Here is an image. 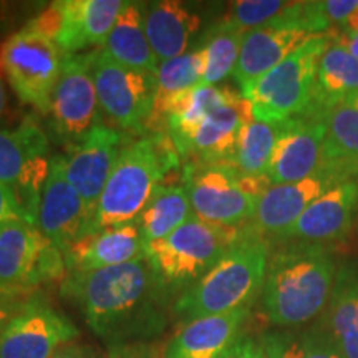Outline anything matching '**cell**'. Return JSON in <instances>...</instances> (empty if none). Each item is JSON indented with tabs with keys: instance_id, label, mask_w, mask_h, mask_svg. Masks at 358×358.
Returning <instances> with one entry per match:
<instances>
[{
	"instance_id": "cell-29",
	"label": "cell",
	"mask_w": 358,
	"mask_h": 358,
	"mask_svg": "<svg viewBox=\"0 0 358 358\" xmlns=\"http://www.w3.org/2000/svg\"><path fill=\"white\" fill-rule=\"evenodd\" d=\"M192 216L194 213L185 186L159 185L136 221L146 245L169 236Z\"/></svg>"
},
{
	"instance_id": "cell-16",
	"label": "cell",
	"mask_w": 358,
	"mask_h": 358,
	"mask_svg": "<svg viewBox=\"0 0 358 358\" xmlns=\"http://www.w3.org/2000/svg\"><path fill=\"white\" fill-rule=\"evenodd\" d=\"M92 221L83 199L65 176L64 155L53 156L40 198L37 227L65 254L75 241L88 234Z\"/></svg>"
},
{
	"instance_id": "cell-10",
	"label": "cell",
	"mask_w": 358,
	"mask_h": 358,
	"mask_svg": "<svg viewBox=\"0 0 358 358\" xmlns=\"http://www.w3.org/2000/svg\"><path fill=\"white\" fill-rule=\"evenodd\" d=\"M182 181L194 216L204 222L237 227L252 221L257 199L241 186V173L232 163H187Z\"/></svg>"
},
{
	"instance_id": "cell-22",
	"label": "cell",
	"mask_w": 358,
	"mask_h": 358,
	"mask_svg": "<svg viewBox=\"0 0 358 358\" xmlns=\"http://www.w3.org/2000/svg\"><path fill=\"white\" fill-rule=\"evenodd\" d=\"M249 308L186 322L164 348L163 358H221L243 337Z\"/></svg>"
},
{
	"instance_id": "cell-19",
	"label": "cell",
	"mask_w": 358,
	"mask_h": 358,
	"mask_svg": "<svg viewBox=\"0 0 358 358\" xmlns=\"http://www.w3.org/2000/svg\"><path fill=\"white\" fill-rule=\"evenodd\" d=\"M64 256L70 274L100 271L145 257V239L133 221L80 237Z\"/></svg>"
},
{
	"instance_id": "cell-20",
	"label": "cell",
	"mask_w": 358,
	"mask_h": 358,
	"mask_svg": "<svg viewBox=\"0 0 358 358\" xmlns=\"http://www.w3.org/2000/svg\"><path fill=\"white\" fill-rule=\"evenodd\" d=\"M252 120H256L252 106L243 95L213 110L191 134L185 159L206 164L232 163L241 129Z\"/></svg>"
},
{
	"instance_id": "cell-35",
	"label": "cell",
	"mask_w": 358,
	"mask_h": 358,
	"mask_svg": "<svg viewBox=\"0 0 358 358\" xmlns=\"http://www.w3.org/2000/svg\"><path fill=\"white\" fill-rule=\"evenodd\" d=\"M64 22H65V13H64V0H62V2L50 3V7H47L43 12H40L35 19L29 22V25H32L35 30H38V32L45 35V37H48L55 42L57 37L62 32Z\"/></svg>"
},
{
	"instance_id": "cell-13",
	"label": "cell",
	"mask_w": 358,
	"mask_h": 358,
	"mask_svg": "<svg viewBox=\"0 0 358 358\" xmlns=\"http://www.w3.org/2000/svg\"><path fill=\"white\" fill-rule=\"evenodd\" d=\"M78 335L69 317L30 297L0 330V358H53Z\"/></svg>"
},
{
	"instance_id": "cell-28",
	"label": "cell",
	"mask_w": 358,
	"mask_h": 358,
	"mask_svg": "<svg viewBox=\"0 0 358 358\" xmlns=\"http://www.w3.org/2000/svg\"><path fill=\"white\" fill-rule=\"evenodd\" d=\"M357 93L358 58L340 43L330 40L320 57L312 98L306 111L325 115L332 106Z\"/></svg>"
},
{
	"instance_id": "cell-2",
	"label": "cell",
	"mask_w": 358,
	"mask_h": 358,
	"mask_svg": "<svg viewBox=\"0 0 358 358\" xmlns=\"http://www.w3.org/2000/svg\"><path fill=\"white\" fill-rule=\"evenodd\" d=\"M337 264L322 244L289 241L268 256L262 308L268 322L297 327L325 310Z\"/></svg>"
},
{
	"instance_id": "cell-43",
	"label": "cell",
	"mask_w": 358,
	"mask_h": 358,
	"mask_svg": "<svg viewBox=\"0 0 358 358\" xmlns=\"http://www.w3.org/2000/svg\"><path fill=\"white\" fill-rule=\"evenodd\" d=\"M10 317H12V315H0V330H2V327L6 325V322H7L8 319H10Z\"/></svg>"
},
{
	"instance_id": "cell-25",
	"label": "cell",
	"mask_w": 358,
	"mask_h": 358,
	"mask_svg": "<svg viewBox=\"0 0 358 358\" xmlns=\"http://www.w3.org/2000/svg\"><path fill=\"white\" fill-rule=\"evenodd\" d=\"M124 2L120 0H64L65 22L55 43L64 55L103 47Z\"/></svg>"
},
{
	"instance_id": "cell-4",
	"label": "cell",
	"mask_w": 358,
	"mask_h": 358,
	"mask_svg": "<svg viewBox=\"0 0 358 358\" xmlns=\"http://www.w3.org/2000/svg\"><path fill=\"white\" fill-rule=\"evenodd\" d=\"M179 166L181 158L168 133L128 141L101 192L88 234L136 221L159 182Z\"/></svg>"
},
{
	"instance_id": "cell-36",
	"label": "cell",
	"mask_w": 358,
	"mask_h": 358,
	"mask_svg": "<svg viewBox=\"0 0 358 358\" xmlns=\"http://www.w3.org/2000/svg\"><path fill=\"white\" fill-rule=\"evenodd\" d=\"M12 221L25 222V219L13 192L3 182H0V227Z\"/></svg>"
},
{
	"instance_id": "cell-6",
	"label": "cell",
	"mask_w": 358,
	"mask_h": 358,
	"mask_svg": "<svg viewBox=\"0 0 358 358\" xmlns=\"http://www.w3.org/2000/svg\"><path fill=\"white\" fill-rule=\"evenodd\" d=\"M329 42L327 34L307 40L241 93L250 101L254 118L266 123H282L307 110L320 57Z\"/></svg>"
},
{
	"instance_id": "cell-34",
	"label": "cell",
	"mask_w": 358,
	"mask_h": 358,
	"mask_svg": "<svg viewBox=\"0 0 358 358\" xmlns=\"http://www.w3.org/2000/svg\"><path fill=\"white\" fill-rule=\"evenodd\" d=\"M266 353L268 358H342L319 325L303 332L287 345L272 342Z\"/></svg>"
},
{
	"instance_id": "cell-23",
	"label": "cell",
	"mask_w": 358,
	"mask_h": 358,
	"mask_svg": "<svg viewBox=\"0 0 358 358\" xmlns=\"http://www.w3.org/2000/svg\"><path fill=\"white\" fill-rule=\"evenodd\" d=\"M327 131L319 171L338 185L358 178V93L325 113Z\"/></svg>"
},
{
	"instance_id": "cell-21",
	"label": "cell",
	"mask_w": 358,
	"mask_h": 358,
	"mask_svg": "<svg viewBox=\"0 0 358 358\" xmlns=\"http://www.w3.org/2000/svg\"><path fill=\"white\" fill-rule=\"evenodd\" d=\"M338 182L327 174L317 171L313 176L287 185H274L257 201V211L252 226L264 237L277 239L302 216V213L324 192Z\"/></svg>"
},
{
	"instance_id": "cell-33",
	"label": "cell",
	"mask_w": 358,
	"mask_h": 358,
	"mask_svg": "<svg viewBox=\"0 0 358 358\" xmlns=\"http://www.w3.org/2000/svg\"><path fill=\"white\" fill-rule=\"evenodd\" d=\"M287 6L289 2H280V0H237L231 3L224 22L237 27L245 34L274 20Z\"/></svg>"
},
{
	"instance_id": "cell-39",
	"label": "cell",
	"mask_w": 358,
	"mask_h": 358,
	"mask_svg": "<svg viewBox=\"0 0 358 358\" xmlns=\"http://www.w3.org/2000/svg\"><path fill=\"white\" fill-rule=\"evenodd\" d=\"M53 358H96L92 348L87 345H80V343H69V345L62 347Z\"/></svg>"
},
{
	"instance_id": "cell-41",
	"label": "cell",
	"mask_w": 358,
	"mask_h": 358,
	"mask_svg": "<svg viewBox=\"0 0 358 358\" xmlns=\"http://www.w3.org/2000/svg\"><path fill=\"white\" fill-rule=\"evenodd\" d=\"M330 40L342 45L345 50L352 53L353 57L358 58V34H338V32H327Z\"/></svg>"
},
{
	"instance_id": "cell-18",
	"label": "cell",
	"mask_w": 358,
	"mask_h": 358,
	"mask_svg": "<svg viewBox=\"0 0 358 358\" xmlns=\"http://www.w3.org/2000/svg\"><path fill=\"white\" fill-rule=\"evenodd\" d=\"M358 204V181L334 186L308 206L302 216L275 241L329 243L342 239L350 229Z\"/></svg>"
},
{
	"instance_id": "cell-37",
	"label": "cell",
	"mask_w": 358,
	"mask_h": 358,
	"mask_svg": "<svg viewBox=\"0 0 358 358\" xmlns=\"http://www.w3.org/2000/svg\"><path fill=\"white\" fill-rule=\"evenodd\" d=\"M106 358H159L158 350L150 343H127L108 347Z\"/></svg>"
},
{
	"instance_id": "cell-17",
	"label": "cell",
	"mask_w": 358,
	"mask_h": 358,
	"mask_svg": "<svg viewBox=\"0 0 358 358\" xmlns=\"http://www.w3.org/2000/svg\"><path fill=\"white\" fill-rule=\"evenodd\" d=\"M313 37L317 35L280 20L279 17L259 29L245 32L236 69L232 71L241 93Z\"/></svg>"
},
{
	"instance_id": "cell-15",
	"label": "cell",
	"mask_w": 358,
	"mask_h": 358,
	"mask_svg": "<svg viewBox=\"0 0 358 358\" xmlns=\"http://www.w3.org/2000/svg\"><path fill=\"white\" fill-rule=\"evenodd\" d=\"M325 131V115L315 111H303L282 123L267 168L272 185L297 182L319 171Z\"/></svg>"
},
{
	"instance_id": "cell-26",
	"label": "cell",
	"mask_w": 358,
	"mask_h": 358,
	"mask_svg": "<svg viewBox=\"0 0 358 358\" xmlns=\"http://www.w3.org/2000/svg\"><path fill=\"white\" fill-rule=\"evenodd\" d=\"M199 17L182 2L158 0L145 3V30L151 50L159 64L185 55Z\"/></svg>"
},
{
	"instance_id": "cell-11",
	"label": "cell",
	"mask_w": 358,
	"mask_h": 358,
	"mask_svg": "<svg viewBox=\"0 0 358 358\" xmlns=\"http://www.w3.org/2000/svg\"><path fill=\"white\" fill-rule=\"evenodd\" d=\"M95 50L64 55L60 78L50 103V127L58 143L73 146L93 128L103 123L93 80Z\"/></svg>"
},
{
	"instance_id": "cell-27",
	"label": "cell",
	"mask_w": 358,
	"mask_h": 358,
	"mask_svg": "<svg viewBox=\"0 0 358 358\" xmlns=\"http://www.w3.org/2000/svg\"><path fill=\"white\" fill-rule=\"evenodd\" d=\"M103 52L122 66L156 75L159 62L146 37L145 2L123 3Z\"/></svg>"
},
{
	"instance_id": "cell-40",
	"label": "cell",
	"mask_w": 358,
	"mask_h": 358,
	"mask_svg": "<svg viewBox=\"0 0 358 358\" xmlns=\"http://www.w3.org/2000/svg\"><path fill=\"white\" fill-rule=\"evenodd\" d=\"M27 301H22L19 297H13L6 290L0 289V315H13Z\"/></svg>"
},
{
	"instance_id": "cell-1",
	"label": "cell",
	"mask_w": 358,
	"mask_h": 358,
	"mask_svg": "<svg viewBox=\"0 0 358 358\" xmlns=\"http://www.w3.org/2000/svg\"><path fill=\"white\" fill-rule=\"evenodd\" d=\"M62 295L82 312L85 322L108 347L146 343L168 325V295L145 257L100 268L71 272Z\"/></svg>"
},
{
	"instance_id": "cell-30",
	"label": "cell",
	"mask_w": 358,
	"mask_h": 358,
	"mask_svg": "<svg viewBox=\"0 0 358 358\" xmlns=\"http://www.w3.org/2000/svg\"><path fill=\"white\" fill-rule=\"evenodd\" d=\"M243 38V30L224 20L214 24L204 34L199 45L206 55V71L201 87H214L234 71Z\"/></svg>"
},
{
	"instance_id": "cell-32",
	"label": "cell",
	"mask_w": 358,
	"mask_h": 358,
	"mask_svg": "<svg viewBox=\"0 0 358 358\" xmlns=\"http://www.w3.org/2000/svg\"><path fill=\"white\" fill-rule=\"evenodd\" d=\"M206 71V55L203 48L187 52L185 55L159 64L156 71L155 100L166 98L173 93L201 87Z\"/></svg>"
},
{
	"instance_id": "cell-3",
	"label": "cell",
	"mask_w": 358,
	"mask_h": 358,
	"mask_svg": "<svg viewBox=\"0 0 358 358\" xmlns=\"http://www.w3.org/2000/svg\"><path fill=\"white\" fill-rule=\"evenodd\" d=\"M268 243L252 224L208 274L182 292L173 303V313L182 322L249 308L264 287L268 262Z\"/></svg>"
},
{
	"instance_id": "cell-24",
	"label": "cell",
	"mask_w": 358,
	"mask_h": 358,
	"mask_svg": "<svg viewBox=\"0 0 358 358\" xmlns=\"http://www.w3.org/2000/svg\"><path fill=\"white\" fill-rule=\"evenodd\" d=\"M320 330L342 358H358V261L340 264Z\"/></svg>"
},
{
	"instance_id": "cell-7",
	"label": "cell",
	"mask_w": 358,
	"mask_h": 358,
	"mask_svg": "<svg viewBox=\"0 0 358 358\" xmlns=\"http://www.w3.org/2000/svg\"><path fill=\"white\" fill-rule=\"evenodd\" d=\"M64 53L57 43L27 24L0 48L3 77L24 105L40 115L50 113L55 85L60 78Z\"/></svg>"
},
{
	"instance_id": "cell-42",
	"label": "cell",
	"mask_w": 358,
	"mask_h": 358,
	"mask_svg": "<svg viewBox=\"0 0 358 358\" xmlns=\"http://www.w3.org/2000/svg\"><path fill=\"white\" fill-rule=\"evenodd\" d=\"M6 87H3V80H2V75H0V115L3 113V108H6Z\"/></svg>"
},
{
	"instance_id": "cell-8",
	"label": "cell",
	"mask_w": 358,
	"mask_h": 358,
	"mask_svg": "<svg viewBox=\"0 0 358 358\" xmlns=\"http://www.w3.org/2000/svg\"><path fill=\"white\" fill-rule=\"evenodd\" d=\"M65 256L38 227L12 221L0 227V289L29 301L38 285L60 279Z\"/></svg>"
},
{
	"instance_id": "cell-31",
	"label": "cell",
	"mask_w": 358,
	"mask_h": 358,
	"mask_svg": "<svg viewBox=\"0 0 358 358\" xmlns=\"http://www.w3.org/2000/svg\"><path fill=\"white\" fill-rule=\"evenodd\" d=\"M282 123H266L252 120L244 124L239 138H237L234 161H232L237 171L248 174V176L267 174L268 161H271L275 141L279 138Z\"/></svg>"
},
{
	"instance_id": "cell-38",
	"label": "cell",
	"mask_w": 358,
	"mask_h": 358,
	"mask_svg": "<svg viewBox=\"0 0 358 358\" xmlns=\"http://www.w3.org/2000/svg\"><path fill=\"white\" fill-rule=\"evenodd\" d=\"M221 358H268L264 348L252 338L241 337Z\"/></svg>"
},
{
	"instance_id": "cell-5",
	"label": "cell",
	"mask_w": 358,
	"mask_h": 358,
	"mask_svg": "<svg viewBox=\"0 0 358 358\" xmlns=\"http://www.w3.org/2000/svg\"><path fill=\"white\" fill-rule=\"evenodd\" d=\"M244 227L219 226L192 216L169 236L148 243L145 259L163 292L179 297L221 261Z\"/></svg>"
},
{
	"instance_id": "cell-12",
	"label": "cell",
	"mask_w": 358,
	"mask_h": 358,
	"mask_svg": "<svg viewBox=\"0 0 358 358\" xmlns=\"http://www.w3.org/2000/svg\"><path fill=\"white\" fill-rule=\"evenodd\" d=\"M93 80L103 113L124 131H145L153 113L156 75L127 69L95 50Z\"/></svg>"
},
{
	"instance_id": "cell-14",
	"label": "cell",
	"mask_w": 358,
	"mask_h": 358,
	"mask_svg": "<svg viewBox=\"0 0 358 358\" xmlns=\"http://www.w3.org/2000/svg\"><path fill=\"white\" fill-rule=\"evenodd\" d=\"M127 146L124 136L100 123L64 155L65 176L83 199L92 217L111 176L116 161Z\"/></svg>"
},
{
	"instance_id": "cell-9",
	"label": "cell",
	"mask_w": 358,
	"mask_h": 358,
	"mask_svg": "<svg viewBox=\"0 0 358 358\" xmlns=\"http://www.w3.org/2000/svg\"><path fill=\"white\" fill-rule=\"evenodd\" d=\"M52 158L48 136L32 116L13 129H0V182L13 192L27 224L37 227L40 198Z\"/></svg>"
}]
</instances>
